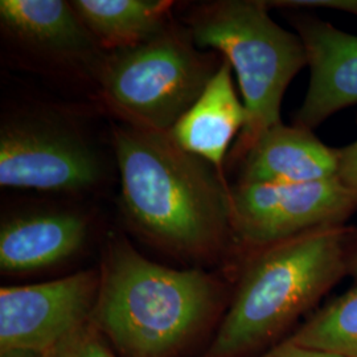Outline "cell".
Here are the masks:
<instances>
[{
  "instance_id": "cell-1",
  "label": "cell",
  "mask_w": 357,
  "mask_h": 357,
  "mask_svg": "<svg viewBox=\"0 0 357 357\" xmlns=\"http://www.w3.org/2000/svg\"><path fill=\"white\" fill-rule=\"evenodd\" d=\"M114 151L123 209L146 237L193 257L224 246L231 234L229 188L215 167L167 132L132 125L115 128Z\"/></svg>"
},
{
  "instance_id": "cell-2",
  "label": "cell",
  "mask_w": 357,
  "mask_h": 357,
  "mask_svg": "<svg viewBox=\"0 0 357 357\" xmlns=\"http://www.w3.org/2000/svg\"><path fill=\"white\" fill-rule=\"evenodd\" d=\"M351 227L311 230L253 250L203 357H245L281 339L348 275Z\"/></svg>"
},
{
  "instance_id": "cell-3",
  "label": "cell",
  "mask_w": 357,
  "mask_h": 357,
  "mask_svg": "<svg viewBox=\"0 0 357 357\" xmlns=\"http://www.w3.org/2000/svg\"><path fill=\"white\" fill-rule=\"evenodd\" d=\"M90 321L126 357H174L216 312L221 286L200 268H167L115 240Z\"/></svg>"
},
{
  "instance_id": "cell-4",
  "label": "cell",
  "mask_w": 357,
  "mask_h": 357,
  "mask_svg": "<svg viewBox=\"0 0 357 357\" xmlns=\"http://www.w3.org/2000/svg\"><path fill=\"white\" fill-rule=\"evenodd\" d=\"M268 10L266 1L224 0L200 7L190 17L193 44L220 52L238 78L248 114L234 147L238 159L265 130L281 123L286 89L308 66L301 38L275 23Z\"/></svg>"
},
{
  "instance_id": "cell-5",
  "label": "cell",
  "mask_w": 357,
  "mask_h": 357,
  "mask_svg": "<svg viewBox=\"0 0 357 357\" xmlns=\"http://www.w3.org/2000/svg\"><path fill=\"white\" fill-rule=\"evenodd\" d=\"M212 54L191 35L166 28L158 36L118 50L98 63L103 96L132 126L168 132L216 73Z\"/></svg>"
},
{
  "instance_id": "cell-6",
  "label": "cell",
  "mask_w": 357,
  "mask_h": 357,
  "mask_svg": "<svg viewBox=\"0 0 357 357\" xmlns=\"http://www.w3.org/2000/svg\"><path fill=\"white\" fill-rule=\"evenodd\" d=\"M231 234L250 250L311 230L344 227L357 193L339 180L296 184H236L229 188Z\"/></svg>"
},
{
  "instance_id": "cell-7",
  "label": "cell",
  "mask_w": 357,
  "mask_h": 357,
  "mask_svg": "<svg viewBox=\"0 0 357 357\" xmlns=\"http://www.w3.org/2000/svg\"><path fill=\"white\" fill-rule=\"evenodd\" d=\"M101 178L98 155L76 131L29 116L3 121L1 187L70 193L90 190Z\"/></svg>"
},
{
  "instance_id": "cell-8",
  "label": "cell",
  "mask_w": 357,
  "mask_h": 357,
  "mask_svg": "<svg viewBox=\"0 0 357 357\" xmlns=\"http://www.w3.org/2000/svg\"><path fill=\"white\" fill-rule=\"evenodd\" d=\"M101 274L85 270L26 286L0 290V352L32 349L48 354L90 321Z\"/></svg>"
},
{
  "instance_id": "cell-9",
  "label": "cell",
  "mask_w": 357,
  "mask_h": 357,
  "mask_svg": "<svg viewBox=\"0 0 357 357\" xmlns=\"http://www.w3.org/2000/svg\"><path fill=\"white\" fill-rule=\"evenodd\" d=\"M296 35L307 52L310 82L295 125L314 130L345 107L357 105V36L328 22L298 16Z\"/></svg>"
},
{
  "instance_id": "cell-10",
  "label": "cell",
  "mask_w": 357,
  "mask_h": 357,
  "mask_svg": "<svg viewBox=\"0 0 357 357\" xmlns=\"http://www.w3.org/2000/svg\"><path fill=\"white\" fill-rule=\"evenodd\" d=\"M241 184H296L337 178V149L283 122L265 130L241 158Z\"/></svg>"
},
{
  "instance_id": "cell-11",
  "label": "cell",
  "mask_w": 357,
  "mask_h": 357,
  "mask_svg": "<svg viewBox=\"0 0 357 357\" xmlns=\"http://www.w3.org/2000/svg\"><path fill=\"white\" fill-rule=\"evenodd\" d=\"M248 121L231 79V68L222 61L196 102L167 134L181 150L221 168L230 143L241 135Z\"/></svg>"
},
{
  "instance_id": "cell-12",
  "label": "cell",
  "mask_w": 357,
  "mask_h": 357,
  "mask_svg": "<svg viewBox=\"0 0 357 357\" xmlns=\"http://www.w3.org/2000/svg\"><path fill=\"white\" fill-rule=\"evenodd\" d=\"M86 237V220L77 213L13 217L0 229V268L8 274L48 268L76 255Z\"/></svg>"
},
{
  "instance_id": "cell-13",
  "label": "cell",
  "mask_w": 357,
  "mask_h": 357,
  "mask_svg": "<svg viewBox=\"0 0 357 357\" xmlns=\"http://www.w3.org/2000/svg\"><path fill=\"white\" fill-rule=\"evenodd\" d=\"M3 26L28 47L66 59H91L98 41L72 3L63 0H1Z\"/></svg>"
},
{
  "instance_id": "cell-14",
  "label": "cell",
  "mask_w": 357,
  "mask_h": 357,
  "mask_svg": "<svg viewBox=\"0 0 357 357\" xmlns=\"http://www.w3.org/2000/svg\"><path fill=\"white\" fill-rule=\"evenodd\" d=\"M91 35L105 47L125 50L166 29L171 7L163 0H75L70 1Z\"/></svg>"
},
{
  "instance_id": "cell-15",
  "label": "cell",
  "mask_w": 357,
  "mask_h": 357,
  "mask_svg": "<svg viewBox=\"0 0 357 357\" xmlns=\"http://www.w3.org/2000/svg\"><path fill=\"white\" fill-rule=\"evenodd\" d=\"M287 339L336 356L357 357V281L317 308Z\"/></svg>"
},
{
  "instance_id": "cell-16",
  "label": "cell",
  "mask_w": 357,
  "mask_h": 357,
  "mask_svg": "<svg viewBox=\"0 0 357 357\" xmlns=\"http://www.w3.org/2000/svg\"><path fill=\"white\" fill-rule=\"evenodd\" d=\"M48 357H116L103 339L102 333L88 321L60 342Z\"/></svg>"
},
{
  "instance_id": "cell-17",
  "label": "cell",
  "mask_w": 357,
  "mask_h": 357,
  "mask_svg": "<svg viewBox=\"0 0 357 357\" xmlns=\"http://www.w3.org/2000/svg\"><path fill=\"white\" fill-rule=\"evenodd\" d=\"M268 7L289 8H323L357 16V0H281L266 1Z\"/></svg>"
},
{
  "instance_id": "cell-18",
  "label": "cell",
  "mask_w": 357,
  "mask_h": 357,
  "mask_svg": "<svg viewBox=\"0 0 357 357\" xmlns=\"http://www.w3.org/2000/svg\"><path fill=\"white\" fill-rule=\"evenodd\" d=\"M337 178L349 190L357 193V141L337 149Z\"/></svg>"
},
{
  "instance_id": "cell-19",
  "label": "cell",
  "mask_w": 357,
  "mask_h": 357,
  "mask_svg": "<svg viewBox=\"0 0 357 357\" xmlns=\"http://www.w3.org/2000/svg\"><path fill=\"white\" fill-rule=\"evenodd\" d=\"M258 357H339L328 352L318 349H311L302 345L295 344L287 337L282 340L280 344L271 347L264 355Z\"/></svg>"
},
{
  "instance_id": "cell-20",
  "label": "cell",
  "mask_w": 357,
  "mask_h": 357,
  "mask_svg": "<svg viewBox=\"0 0 357 357\" xmlns=\"http://www.w3.org/2000/svg\"><path fill=\"white\" fill-rule=\"evenodd\" d=\"M347 262H348V275L354 277L357 281V228H351L348 236L347 246Z\"/></svg>"
},
{
  "instance_id": "cell-21",
  "label": "cell",
  "mask_w": 357,
  "mask_h": 357,
  "mask_svg": "<svg viewBox=\"0 0 357 357\" xmlns=\"http://www.w3.org/2000/svg\"><path fill=\"white\" fill-rule=\"evenodd\" d=\"M0 357H48V355L32 349H8L0 352Z\"/></svg>"
}]
</instances>
